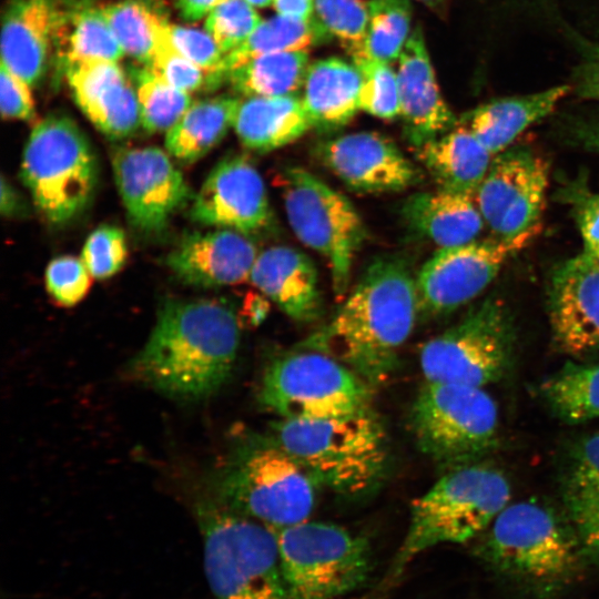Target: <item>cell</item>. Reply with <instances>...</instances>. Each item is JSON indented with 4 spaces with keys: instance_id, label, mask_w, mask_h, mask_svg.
<instances>
[{
    "instance_id": "obj_2",
    "label": "cell",
    "mask_w": 599,
    "mask_h": 599,
    "mask_svg": "<svg viewBox=\"0 0 599 599\" xmlns=\"http://www.w3.org/2000/svg\"><path fill=\"white\" fill-rule=\"evenodd\" d=\"M240 344L233 308L215 300L167 301L132 373L166 396L197 400L230 378Z\"/></svg>"
},
{
    "instance_id": "obj_39",
    "label": "cell",
    "mask_w": 599,
    "mask_h": 599,
    "mask_svg": "<svg viewBox=\"0 0 599 599\" xmlns=\"http://www.w3.org/2000/svg\"><path fill=\"white\" fill-rule=\"evenodd\" d=\"M362 74L359 110L383 119L399 116V91L397 72L390 63L367 57L352 59Z\"/></svg>"
},
{
    "instance_id": "obj_28",
    "label": "cell",
    "mask_w": 599,
    "mask_h": 599,
    "mask_svg": "<svg viewBox=\"0 0 599 599\" xmlns=\"http://www.w3.org/2000/svg\"><path fill=\"white\" fill-rule=\"evenodd\" d=\"M402 214L412 230L440 248L476 241L485 227L474 196L441 190L413 194Z\"/></svg>"
},
{
    "instance_id": "obj_7",
    "label": "cell",
    "mask_w": 599,
    "mask_h": 599,
    "mask_svg": "<svg viewBox=\"0 0 599 599\" xmlns=\"http://www.w3.org/2000/svg\"><path fill=\"white\" fill-rule=\"evenodd\" d=\"M317 487L268 437L237 444L213 480L214 498L274 530L308 520Z\"/></svg>"
},
{
    "instance_id": "obj_26",
    "label": "cell",
    "mask_w": 599,
    "mask_h": 599,
    "mask_svg": "<svg viewBox=\"0 0 599 599\" xmlns=\"http://www.w3.org/2000/svg\"><path fill=\"white\" fill-rule=\"evenodd\" d=\"M437 190L474 196L494 155L463 122L416 148Z\"/></svg>"
},
{
    "instance_id": "obj_27",
    "label": "cell",
    "mask_w": 599,
    "mask_h": 599,
    "mask_svg": "<svg viewBox=\"0 0 599 599\" xmlns=\"http://www.w3.org/2000/svg\"><path fill=\"white\" fill-rule=\"evenodd\" d=\"M362 74L352 62L331 57L309 63L302 102L312 123L321 131L346 125L359 110Z\"/></svg>"
},
{
    "instance_id": "obj_50",
    "label": "cell",
    "mask_w": 599,
    "mask_h": 599,
    "mask_svg": "<svg viewBox=\"0 0 599 599\" xmlns=\"http://www.w3.org/2000/svg\"><path fill=\"white\" fill-rule=\"evenodd\" d=\"M272 7L276 14L287 18L303 21L317 19L315 0H273Z\"/></svg>"
},
{
    "instance_id": "obj_30",
    "label": "cell",
    "mask_w": 599,
    "mask_h": 599,
    "mask_svg": "<svg viewBox=\"0 0 599 599\" xmlns=\"http://www.w3.org/2000/svg\"><path fill=\"white\" fill-rule=\"evenodd\" d=\"M233 128L245 148L265 153L297 140L312 123L296 94L248 97L240 100Z\"/></svg>"
},
{
    "instance_id": "obj_4",
    "label": "cell",
    "mask_w": 599,
    "mask_h": 599,
    "mask_svg": "<svg viewBox=\"0 0 599 599\" xmlns=\"http://www.w3.org/2000/svg\"><path fill=\"white\" fill-rule=\"evenodd\" d=\"M267 437L317 486L344 496L372 491L386 470V434L370 408L323 419H281Z\"/></svg>"
},
{
    "instance_id": "obj_18",
    "label": "cell",
    "mask_w": 599,
    "mask_h": 599,
    "mask_svg": "<svg viewBox=\"0 0 599 599\" xmlns=\"http://www.w3.org/2000/svg\"><path fill=\"white\" fill-rule=\"evenodd\" d=\"M190 216L200 224L246 235L274 223L264 181L242 155L225 158L213 167L194 197Z\"/></svg>"
},
{
    "instance_id": "obj_43",
    "label": "cell",
    "mask_w": 599,
    "mask_h": 599,
    "mask_svg": "<svg viewBox=\"0 0 599 599\" xmlns=\"http://www.w3.org/2000/svg\"><path fill=\"white\" fill-rule=\"evenodd\" d=\"M91 277L81 258L60 256L47 266L45 287L57 303L73 306L88 294Z\"/></svg>"
},
{
    "instance_id": "obj_41",
    "label": "cell",
    "mask_w": 599,
    "mask_h": 599,
    "mask_svg": "<svg viewBox=\"0 0 599 599\" xmlns=\"http://www.w3.org/2000/svg\"><path fill=\"white\" fill-rule=\"evenodd\" d=\"M262 21L256 8L245 0H225L207 14L204 29L225 54L245 41Z\"/></svg>"
},
{
    "instance_id": "obj_8",
    "label": "cell",
    "mask_w": 599,
    "mask_h": 599,
    "mask_svg": "<svg viewBox=\"0 0 599 599\" xmlns=\"http://www.w3.org/2000/svg\"><path fill=\"white\" fill-rule=\"evenodd\" d=\"M409 422L418 448L446 471L478 463L498 444V406L481 387L426 382Z\"/></svg>"
},
{
    "instance_id": "obj_19",
    "label": "cell",
    "mask_w": 599,
    "mask_h": 599,
    "mask_svg": "<svg viewBox=\"0 0 599 599\" xmlns=\"http://www.w3.org/2000/svg\"><path fill=\"white\" fill-rule=\"evenodd\" d=\"M321 162L348 189L363 193L403 191L420 181L416 165L383 133L363 131L317 144Z\"/></svg>"
},
{
    "instance_id": "obj_51",
    "label": "cell",
    "mask_w": 599,
    "mask_h": 599,
    "mask_svg": "<svg viewBox=\"0 0 599 599\" xmlns=\"http://www.w3.org/2000/svg\"><path fill=\"white\" fill-rule=\"evenodd\" d=\"M225 0H174L180 17L190 23L206 18L207 14Z\"/></svg>"
},
{
    "instance_id": "obj_20",
    "label": "cell",
    "mask_w": 599,
    "mask_h": 599,
    "mask_svg": "<svg viewBox=\"0 0 599 599\" xmlns=\"http://www.w3.org/2000/svg\"><path fill=\"white\" fill-rule=\"evenodd\" d=\"M63 72L74 102L102 134L120 140L141 126L134 84L118 61L87 60Z\"/></svg>"
},
{
    "instance_id": "obj_13",
    "label": "cell",
    "mask_w": 599,
    "mask_h": 599,
    "mask_svg": "<svg viewBox=\"0 0 599 599\" xmlns=\"http://www.w3.org/2000/svg\"><path fill=\"white\" fill-rule=\"evenodd\" d=\"M278 180L288 224L301 242L327 260L334 292L343 295L365 238L361 215L346 196L305 169L286 167Z\"/></svg>"
},
{
    "instance_id": "obj_55",
    "label": "cell",
    "mask_w": 599,
    "mask_h": 599,
    "mask_svg": "<svg viewBox=\"0 0 599 599\" xmlns=\"http://www.w3.org/2000/svg\"><path fill=\"white\" fill-rule=\"evenodd\" d=\"M99 0H78L75 3L78 6H91L98 3Z\"/></svg>"
},
{
    "instance_id": "obj_35",
    "label": "cell",
    "mask_w": 599,
    "mask_h": 599,
    "mask_svg": "<svg viewBox=\"0 0 599 599\" xmlns=\"http://www.w3.org/2000/svg\"><path fill=\"white\" fill-rule=\"evenodd\" d=\"M551 412L567 424L599 418V362L568 361L539 389Z\"/></svg>"
},
{
    "instance_id": "obj_12",
    "label": "cell",
    "mask_w": 599,
    "mask_h": 599,
    "mask_svg": "<svg viewBox=\"0 0 599 599\" xmlns=\"http://www.w3.org/2000/svg\"><path fill=\"white\" fill-rule=\"evenodd\" d=\"M372 390L334 357L300 346L267 366L258 397L282 419H323L369 409Z\"/></svg>"
},
{
    "instance_id": "obj_24",
    "label": "cell",
    "mask_w": 599,
    "mask_h": 599,
    "mask_svg": "<svg viewBox=\"0 0 599 599\" xmlns=\"http://www.w3.org/2000/svg\"><path fill=\"white\" fill-rule=\"evenodd\" d=\"M250 281L294 321L308 323L322 313L316 267L294 247L277 245L258 253Z\"/></svg>"
},
{
    "instance_id": "obj_6",
    "label": "cell",
    "mask_w": 599,
    "mask_h": 599,
    "mask_svg": "<svg viewBox=\"0 0 599 599\" xmlns=\"http://www.w3.org/2000/svg\"><path fill=\"white\" fill-rule=\"evenodd\" d=\"M196 517L211 599H294L273 529L216 498L200 501Z\"/></svg>"
},
{
    "instance_id": "obj_46",
    "label": "cell",
    "mask_w": 599,
    "mask_h": 599,
    "mask_svg": "<svg viewBox=\"0 0 599 599\" xmlns=\"http://www.w3.org/2000/svg\"><path fill=\"white\" fill-rule=\"evenodd\" d=\"M561 196L571 204V212L581 235L586 254L599 260V192H591L579 182L567 184Z\"/></svg>"
},
{
    "instance_id": "obj_25",
    "label": "cell",
    "mask_w": 599,
    "mask_h": 599,
    "mask_svg": "<svg viewBox=\"0 0 599 599\" xmlns=\"http://www.w3.org/2000/svg\"><path fill=\"white\" fill-rule=\"evenodd\" d=\"M561 499L586 560L599 565V433L581 438L571 449L561 477Z\"/></svg>"
},
{
    "instance_id": "obj_48",
    "label": "cell",
    "mask_w": 599,
    "mask_h": 599,
    "mask_svg": "<svg viewBox=\"0 0 599 599\" xmlns=\"http://www.w3.org/2000/svg\"><path fill=\"white\" fill-rule=\"evenodd\" d=\"M559 132L567 144L599 155V110L569 116Z\"/></svg>"
},
{
    "instance_id": "obj_52",
    "label": "cell",
    "mask_w": 599,
    "mask_h": 599,
    "mask_svg": "<svg viewBox=\"0 0 599 599\" xmlns=\"http://www.w3.org/2000/svg\"><path fill=\"white\" fill-rule=\"evenodd\" d=\"M22 210L21 197L14 187L6 180L1 177V200L0 212L2 215L11 217L18 215Z\"/></svg>"
},
{
    "instance_id": "obj_10",
    "label": "cell",
    "mask_w": 599,
    "mask_h": 599,
    "mask_svg": "<svg viewBox=\"0 0 599 599\" xmlns=\"http://www.w3.org/2000/svg\"><path fill=\"white\" fill-rule=\"evenodd\" d=\"M515 339L508 305L497 295L487 296L461 321L423 345L422 372L426 382L485 388L509 373Z\"/></svg>"
},
{
    "instance_id": "obj_16",
    "label": "cell",
    "mask_w": 599,
    "mask_h": 599,
    "mask_svg": "<svg viewBox=\"0 0 599 599\" xmlns=\"http://www.w3.org/2000/svg\"><path fill=\"white\" fill-rule=\"evenodd\" d=\"M112 167L130 222L141 231L164 229L190 196L181 171L159 148H119Z\"/></svg>"
},
{
    "instance_id": "obj_21",
    "label": "cell",
    "mask_w": 599,
    "mask_h": 599,
    "mask_svg": "<svg viewBox=\"0 0 599 599\" xmlns=\"http://www.w3.org/2000/svg\"><path fill=\"white\" fill-rule=\"evenodd\" d=\"M399 118L404 135L416 149L451 130L458 120L440 94L420 28H415L397 69Z\"/></svg>"
},
{
    "instance_id": "obj_17",
    "label": "cell",
    "mask_w": 599,
    "mask_h": 599,
    "mask_svg": "<svg viewBox=\"0 0 599 599\" xmlns=\"http://www.w3.org/2000/svg\"><path fill=\"white\" fill-rule=\"evenodd\" d=\"M547 311L551 337L562 353H599V260L585 252L557 264L549 275Z\"/></svg>"
},
{
    "instance_id": "obj_53",
    "label": "cell",
    "mask_w": 599,
    "mask_h": 599,
    "mask_svg": "<svg viewBox=\"0 0 599 599\" xmlns=\"http://www.w3.org/2000/svg\"><path fill=\"white\" fill-rule=\"evenodd\" d=\"M245 1L256 9L272 6V2H273V0H245Z\"/></svg>"
},
{
    "instance_id": "obj_54",
    "label": "cell",
    "mask_w": 599,
    "mask_h": 599,
    "mask_svg": "<svg viewBox=\"0 0 599 599\" xmlns=\"http://www.w3.org/2000/svg\"><path fill=\"white\" fill-rule=\"evenodd\" d=\"M419 2H423L424 4H427L429 7H437L439 6L444 0H417Z\"/></svg>"
},
{
    "instance_id": "obj_38",
    "label": "cell",
    "mask_w": 599,
    "mask_h": 599,
    "mask_svg": "<svg viewBox=\"0 0 599 599\" xmlns=\"http://www.w3.org/2000/svg\"><path fill=\"white\" fill-rule=\"evenodd\" d=\"M367 3L368 24L361 57L390 63L399 58L412 33V4L409 0H369Z\"/></svg>"
},
{
    "instance_id": "obj_45",
    "label": "cell",
    "mask_w": 599,
    "mask_h": 599,
    "mask_svg": "<svg viewBox=\"0 0 599 599\" xmlns=\"http://www.w3.org/2000/svg\"><path fill=\"white\" fill-rule=\"evenodd\" d=\"M164 34L172 47L210 74L220 64L223 52L207 31L167 22Z\"/></svg>"
},
{
    "instance_id": "obj_1",
    "label": "cell",
    "mask_w": 599,
    "mask_h": 599,
    "mask_svg": "<svg viewBox=\"0 0 599 599\" xmlns=\"http://www.w3.org/2000/svg\"><path fill=\"white\" fill-rule=\"evenodd\" d=\"M419 316L416 278L396 256L376 258L332 321L301 346L346 365L372 387L387 380Z\"/></svg>"
},
{
    "instance_id": "obj_32",
    "label": "cell",
    "mask_w": 599,
    "mask_h": 599,
    "mask_svg": "<svg viewBox=\"0 0 599 599\" xmlns=\"http://www.w3.org/2000/svg\"><path fill=\"white\" fill-rule=\"evenodd\" d=\"M240 100V97L217 95L193 102L166 131V151L183 163L206 155L233 126Z\"/></svg>"
},
{
    "instance_id": "obj_42",
    "label": "cell",
    "mask_w": 599,
    "mask_h": 599,
    "mask_svg": "<svg viewBox=\"0 0 599 599\" xmlns=\"http://www.w3.org/2000/svg\"><path fill=\"white\" fill-rule=\"evenodd\" d=\"M126 256L128 246L124 232L114 225H102L87 238L81 260L92 277L104 280L122 268Z\"/></svg>"
},
{
    "instance_id": "obj_33",
    "label": "cell",
    "mask_w": 599,
    "mask_h": 599,
    "mask_svg": "<svg viewBox=\"0 0 599 599\" xmlns=\"http://www.w3.org/2000/svg\"><path fill=\"white\" fill-rule=\"evenodd\" d=\"M54 47L60 68L87 60L120 61L124 55L116 37L99 6L68 8L57 33Z\"/></svg>"
},
{
    "instance_id": "obj_37",
    "label": "cell",
    "mask_w": 599,
    "mask_h": 599,
    "mask_svg": "<svg viewBox=\"0 0 599 599\" xmlns=\"http://www.w3.org/2000/svg\"><path fill=\"white\" fill-rule=\"evenodd\" d=\"M129 74L135 88L141 126L150 132L170 130L193 103L190 93L179 90L146 65H134Z\"/></svg>"
},
{
    "instance_id": "obj_22",
    "label": "cell",
    "mask_w": 599,
    "mask_h": 599,
    "mask_svg": "<svg viewBox=\"0 0 599 599\" xmlns=\"http://www.w3.org/2000/svg\"><path fill=\"white\" fill-rule=\"evenodd\" d=\"M65 0H9L1 21V62L35 85L48 70Z\"/></svg>"
},
{
    "instance_id": "obj_36",
    "label": "cell",
    "mask_w": 599,
    "mask_h": 599,
    "mask_svg": "<svg viewBox=\"0 0 599 599\" xmlns=\"http://www.w3.org/2000/svg\"><path fill=\"white\" fill-rule=\"evenodd\" d=\"M98 6L125 55L148 65L169 22L164 10L153 0H120Z\"/></svg>"
},
{
    "instance_id": "obj_47",
    "label": "cell",
    "mask_w": 599,
    "mask_h": 599,
    "mask_svg": "<svg viewBox=\"0 0 599 599\" xmlns=\"http://www.w3.org/2000/svg\"><path fill=\"white\" fill-rule=\"evenodd\" d=\"M0 106L4 119L28 121L34 116L31 85L2 62L0 64Z\"/></svg>"
},
{
    "instance_id": "obj_14",
    "label": "cell",
    "mask_w": 599,
    "mask_h": 599,
    "mask_svg": "<svg viewBox=\"0 0 599 599\" xmlns=\"http://www.w3.org/2000/svg\"><path fill=\"white\" fill-rule=\"evenodd\" d=\"M539 232L530 231L511 240L491 236L439 248L416 277L419 315L443 316L475 300Z\"/></svg>"
},
{
    "instance_id": "obj_31",
    "label": "cell",
    "mask_w": 599,
    "mask_h": 599,
    "mask_svg": "<svg viewBox=\"0 0 599 599\" xmlns=\"http://www.w3.org/2000/svg\"><path fill=\"white\" fill-rule=\"evenodd\" d=\"M331 38L318 18L303 21L275 13L263 20L245 41L223 55L217 68L207 74L205 90L220 88L231 71L254 58L275 52L308 50L313 44Z\"/></svg>"
},
{
    "instance_id": "obj_40",
    "label": "cell",
    "mask_w": 599,
    "mask_h": 599,
    "mask_svg": "<svg viewBox=\"0 0 599 599\" xmlns=\"http://www.w3.org/2000/svg\"><path fill=\"white\" fill-rule=\"evenodd\" d=\"M315 12L328 33L351 58L361 57L368 24V3L363 0H315Z\"/></svg>"
},
{
    "instance_id": "obj_3",
    "label": "cell",
    "mask_w": 599,
    "mask_h": 599,
    "mask_svg": "<svg viewBox=\"0 0 599 599\" xmlns=\"http://www.w3.org/2000/svg\"><path fill=\"white\" fill-rule=\"evenodd\" d=\"M484 532L483 560L540 598L570 586L586 560L568 520L532 500L508 504Z\"/></svg>"
},
{
    "instance_id": "obj_5",
    "label": "cell",
    "mask_w": 599,
    "mask_h": 599,
    "mask_svg": "<svg viewBox=\"0 0 599 599\" xmlns=\"http://www.w3.org/2000/svg\"><path fill=\"white\" fill-rule=\"evenodd\" d=\"M510 484L499 469L474 463L447 470L410 508L408 529L383 587L397 581L422 552L483 534L509 504Z\"/></svg>"
},
{
    "instance_id": "obj_23",
    "label": "cell",
    "mask_w": 599,
    "mask_h": 599,
    "mask_svg": "<svg viewBox=\"0 0 599 599\" xmlns=\"http://www.w3.org/2000/svg\"><path fill=\"white\" fill-rule=\"evenodd\" d=\"M258 255L248 235L229 229L184 236L166 262L184 283L221 287L250 280Z\"/></svg>"
},
{
    "instance_id": "obj_9",
    "label": "cell",
    "mask_w": 599,
    "mask_h": 599,
    "mask_svg": "<svg viewBox=\"0 0 599 599\" xmlns=\"http://www.w3.org/2000/svg\"><path fill=\"white\" fill-rule=\"evenodd\" d=\"M21 179L49 222L63 224L84 211L98 166L88 138L72 119L50 114L34 125L23 150Z\"/></svg>"
},
{
    "instance_id": "obj_49",
    "label": "cell",
    "mask_w": 599,
    "mask_h": 599,
    "mask_svg": "<svg viewBox=\"0 0 599 599\" xmlns=\"http://www.w3.org/2000/svg\"><path fill=\"white\" fill-rule=\"evenodd\" d=\"M573 90L580 98L599 102V47L586 50L573 73Z\"/></svg>"
},
{
    "instance_id": "obj_34",
    "label": "cell",
    "mask_w": 599,
    "mask_h": 599,
    "mask_svg": "<svg viewBox=\"0 0 599 599\" xmlns=\"http://www.w3.org/2000/svg\"><path fill=\"white\" fill-rule=\"evenodd\" d=\"M308 65V50L275 52L240 65L225 82L244 98L292 95L303 88Z\"/></svg>"
},
{
    "instance_id": "obj_11",
    "label": "cell",
    "mask_w": 599,
    "mask_h": 599,
    "mask_svg": "<svg viewBox=\"0 0 599 599\" xmlns=\"http://www.w3.org/2000/svg\"><path fill=\"white\" fill-rule=\"evenodd\" d=\"M274 531L281 568L294 599H339L369 577L372 549L361 535L309 520Z\"/></svg>"
},
{
    "instance_id": "obj_15",
    "label": "cell",
    "mask_w": 599,
    "mask_h": 599,
    "mask_svg": "<svg viewBox=\"0 0 599 599\" xmlns=\"http://www.w3.org/2000/svg\"><path fill=\"white\" fill-rule=\"evenodd\" d=\"M548 179V163L530 146L511 145L493 158L474 195L493 237L541 230Z\"/></svg>"
},
{
    "instance_id": "obj_44",
    "label": "cell",
    "mask_w": 599,
    "mask_h": 599,
    "mask_svg": "<svg viewBox=\"0 0 599 599\" xmlns=\"http://www.w3.org/2000/svg\"><path fill=\"white\" fill-rule=\"evenodd\" d=\"M146 67L174 88L190 94L205 90L206 72L172 47L165 38L164 29Z\"/></svg>"
},
{
    "instance_id": "obj_29",
    "label": "cell",
    "mask_w": 599,
    "mask_h": 599,
    "mask_svg": "<svg viewBox=\"0 0 599 599\" xmlns=\"http://www.w3.org/2000/svg\"><path fill=\"white\" fill-rule=\"evenodd\" d=\"M569 90V85H558L527 95L496 99L469 111L460 122L495 156L511 146L528 126L550 114Z\"/></svg>"
}]
</instances>
